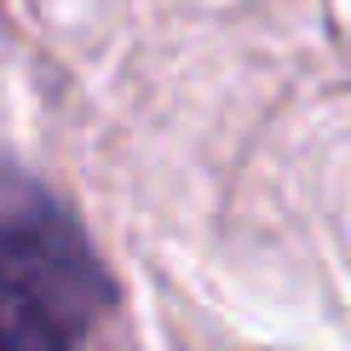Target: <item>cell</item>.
Here are the masks:
<instances>
[{
    "label": "cell",
    "mask_w": 351,
    "mask_h": 351,
    "mask_svg": "<svg viewBox=\"0 0 351 351\" xmlns=\"http://www.w3.org/2000/svg\"><path fill=\"white\" fill-rule=\"evenodd\" d=\"M110 311V271L47 190L0 196V351H86Z\"/></svg>",
    "instance_id": "6da1fadb"
}]
</instances>
